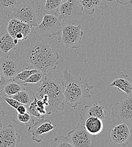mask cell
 I'll return each instance as SVG.
<instances>
[{
    "label": "cell",
    "mask_w": 132,
    "mask_h": 147,
    "mask_svg": "<svg viewBox=\"0 0 132 147\" xmlns=\"http://www.w3.org/2000/svg\"><path fill=\"white\" fill-rule=\"evenodd\" d=\"M23 57L29 67L45 74L57 68L59 59L57 50L44 40L31 44L24 51Z\"/></svg>",
    "instance_id": "cell-1"
},
{
    "label": "cell",
    "mask_w": 132,
    "mask_h": 147,
    "mask_svg": "<svg viewBox=\"0 0 132 147\" xmlns=\"http://www.w3.org/2000/svg\"><path fill=\"white\" fill-rule=\"evenodd\" d=\"M62 78L61 86L64 100L71 108L75 109L84 98L91 97L90 92L94 86L89 85L88 80H82L80 77L72 75L67 69L63 71Z\"/></svg>",
    "instance_id": "cell-2"
},
{
    "label": "cell",
    "mask_w": 132,
    "mask_h": 147,
    "mask_svg": "<svg viewBox=\"0 0 132 147\" xmlns=\"http://www.w3.org/2000/svg\"><path fill=\"white\" fill-rule=\"evenodd\" d=\"M44 94H46L49 98V105L46 108V114L64 110V98L61 84L46 76L37 89L35 96L39 99Z\"/></svg>",
    "instance_id": "cell-3"
},
{
    "label": "cell",
    "mask_w": 132,
    "mask_h": 147,
    "mask_svg": "<svg viewBox=\"0 0 132 147\" xmlns=\"http://www.w3.org/2000/svg\"><path fill=\"white\" fill-rule=\"evenodd\" d=\"M10 19H15L32 27L38 26V14L35 9V2L23 0L8 15Z\"/></svg>",
    "instance_id": "cell-4"
},
{
    "label": "cell",
    "mask_w": 132,
    "mask_h": 147,
    "mask_svg": "<svg viewBox=\"0 0 132 147\" xmlns=\"http://www.w3.org/2000/svg\"><path fill=\"white\" fill-rule=\"evenodd\" d=\"M82 12V6L78 0H67L60 5L58 17L62 26L75 25Z\"/></svg>",
    "instance_id": "cell-5"
},
{
    "label": "cell",
    "mask_w": 132,
    "mask_h": 147,
    "mask_svg": "<svg viewBox=\"0 0 132 147\" xmlns=\"http://www.w3.org/2000/svg\"><path fill=\"white\" fill-rule=\"evenodd\" d=\"M82 36L83 31L81 24L78 26L66 25L62 26L61 32L58 36V41L66 48L78 49L81 46Z\"/></svg>",
    "instance_id": "cell-6"
},
{
    "label": "cell",
    "mask_w": 132,
    "mask_h": 147,
    "mask_svg": "<svg viewBox=\"0 0 132 147\" xmlns=\"http://www.w3.org/2000/svg\"><path fill=\"white\" fill-rule=\"evenodd\" d=\"M24 68L23 65L15 57L14 50L10 51L0 57L1 70L9 81H12L14 78Z\"/></svg>",
    "instance_id": "cell-7"
},
{
    "label": "cell",
    "mask_w": 132,
    "mask_h": 147,
    "mask_svg": "<svg viewBox=\"0 0 132 147\" xmlns=\"http://www.w3.org/2000/svg\"><path fill=\"white\" fill-rule=\"evenodd\" d=\"M67 136L74 147L95 146L96 135L90 134L82 123H78L74 129L68 132Z\"/></svg>",
    "instance_id": "cell-8"
},
{
    "label": "cell",
    "mask_w": 132,
    "mask_h": 147,
    "mask_svg": "<svg viewBox=\"0 0 132 147\" xmlns=\"http://www.w3.org/2000/svg\"><path fill=\"white\" fill-rule=\"evenodd\" d=\"M108 136L110 142L115 146H126L132 140L131 128L126 122L112 126Z\"/></svg>",
    "instance_id": "cell-9"
},
{
    "label": "cell",
    "mask_w": 132,
    "mask_h": 147,
    "mask_svg": "<svg viewBox=\"0 0 132 147\" xmlns=\"http://www.w3.org/2000/svg\"><path fill=\"white\" fill-rule=\"evenodd\" d=\"M36 28L38 32L44 37H51L58 36L60 34L62 25L58 16L46 14L44 16L41 23Z\"/></svg>",
    "instance_id": "cell-10"
},
{
    "label": "cell",
    "mask_w": 132,
    "mask_h": 147,
    "mask_svg": "<svg viewBox=\"0 0 132 147\" xmlns=\"http://www.w3.org/2000/svg\"><path fill=\"white\" fill-rule=\"evenodd\" d=\"M56 127L49 119L39 118L28 126V132L32 135V139L36 143H40L44 139L43 135L49 132Z\"/></svg>",
    "instance_id": "cell-11"
},
{
    "label": "cell",
    "mask_w": 132,
    "mask_h": 147,
    "mask_svg": "<svg viewBox=\"0 0 132 147\" xmlns=\"http://www.w3.org/2000/svg\"><path fill=\"white\" fill-rule=\"evenodd\" d=\"M111 114L120 121H132V94L115 103L111 108Z\"/></svg>",
    "instance_id": "cell-12"
},
{
    "label": "cell",
    "mask_w": 132,
    "mask_h": 147,
    "mask_svg": "<svg viewBox=\"0 0 132 147\" xmlns=\"http://www.w3.org/2000/svg\"><path fill=\"white\" fill-rule=\"evenodd\" d=\"M32 27L15 19H10L8 22L7 31L14 38L18 41L27 39L29 36Z\"/></svg>",
    "instance_id": "cell-13"
},
{
    "label": "cell",
    "mask_w": 132,
    "mask_h": 147,
    "mask_svg": "<svg viewBox=\"0 0 132 147\" xmlns=\"http://www.w3.org/2000/svg\"><path fill=\"white\" fill-rule=\"evenodd\" d=\"M20 137L14 126L8 125L0 129V147H16L20 142Z\"/></svg>",
    "instance_id": "cell-14"
},
{
    "label": "cell",
    "mask_w": 132,
    "mask_h": 147,
    "mask_svg": "<svg viewBox=\"0 0 132 147\" xmlns=\"http://www.w3.org/2000/svg\"><path fill=\"white\" fill-rule=\"evenodd\" d=\"M106 115V111L103 105L95 104L84 106L80 113V118L83 125L85 121L89 117H97L103 120Z\"/></svg>",
    "instance_id": "cell-15"
},
{
    "label": "cell",
    "mask_w": 132,
    "mask_h": 147,
    "mask_svg": "<svg viewBox=\"0 0 132 147\" xmlns=\"http://www.w3.org/2000/svg\"><path fill=\"white\" fill-rule=\"evenodd\" d=\"M83 8V12L92 15L94 13L95 9H105L107 7L106 0H78Z\"/></svg>",
    "instance_id": "cell-16"
},
{
    "label": "cell",
    "mask_w": 132,
    "mask_h": 147,
    "mask_svg": "<svg viewBox=\"0 0 132 147\" xmlns=\"http://www.w3.org/2000/svg\"><path fill=\"white\" fill-rule=\"evenodd\" d=\"M18 47L14 42V38L7 31L0 33V53L5 55L11 50H15Z\"/></svg>",
    "instance_id": "cell-17"
},
{
    "label": "cell",
    "mask_w": 132,
    "mask_h": 147,
    "mask_svg": "<svg viewBox=\"0 0 132 147\" xmlns=\"http://www.w3.org/2000/svg\"><path fill=\"white\" fill-rule=\"evenodd\" d=\"M110 87H117L118 90L125 93L127 96L132 94V81L128 75L115 78L110 84Z\"/></svg>",
    "instance_id": "cell-18"
},
{
    "label": "cell",
    "mask_w": 132,
    "mask_h": 147,
    "mask_svg": "<svg viewBox=\"0 0 132 147\" xmlns=\"http://www.w3.org/2000/svg\"><path fill=\"white\" fill-rule=\"evenodd\" d=\"M85 129L91 134L96 135L103 129V123L101 119L97 117H89L84 123Z\"/></svg>",
    "instance_id": "cell-19"
},
{
    "label": "cell",
    "mask_w": 132,
    "mask_h": 147,
    "mask_svg": "<svg viewBox=\"0 0 132 147\" xmlns=\"http://www.w3.org/2000/svg\"><path fill=\"white\" fill-rule=\"evenodd\" d=\"M34 94H35L31 91L24 89L9 97L15 99L21 104L28 107L33 101Z\"/></svg>",
    "instance_id": "cell-20"
},
{
    "label": "cell",
    "mask_w": 132,
    "mask_h": 147,
    "mask_svg": "<svg viewBox=\"0 0 132 147\" xmlns=\"http://www.w3.org/2000/svg\"><path fill=\"white\" fill-rule=\"evenodd\" d=\"M24 86L14 81H10L3 88L2 91L3 96L10 97L17 93L24 90Z\"/></svg>",
    "instance_id": "cell-21"
},
{
    "label": "cell",
    "mask_w": 132,
    "mask_h": 147,
    "mask_svg": "<svg viewBox=\"0 0 132 147\" xmlns=\"http://www.w3.org/2000/svg\"><path fill=\"white\" fill-rule=\"evenodd\" d=\"M64 0H46L44 6V12L58 16L59 9L63 3Z\"/></svg>",
    "instance_id": "cell-22"
},
{
    "label": "cell",
    "mask_w": 132,
    "mask_h": 147,
    "mask_svg": "<svg viewBox=\"0 0 132 147\" xmlns=\"http://www.w3.org/2000/svg\"><path fill=\"white\" fill-rule=\"evenodd\" d=\"M19 3L18 0H0V13L8 16Z\"/></svg>",
    "instance_id": "cell-23"
},
{
    "label": "cell",
    "mask_w": 132,
    "mask_h": 147,
    "mask_svg": "<svg viewBox=\"0 0 132 147\" xmlns=\"http://www.w3.org/2000/svg\"><path fill=\"white\" fill-rule=\"evenodd\" d=\"M38 71L37 69L31 68V67H28L27 68H24V69L18 74L13 79L12 81L16 82L23 86V82L28 79L31 75Z\"/></svg>",
    "instance_id": "cell-24"
},
{
    "label": "cell",
    "mask_w": 132,
    "mask_h": 147,
    "mask_svg": "<svg viewBox=\"0 0 132 147\" xmlns=\"http://www.w3.org/2000/svg\"><path fill=\"white\" fill-rule=\"evenodd\" d=\"M13 121L17 123H22L25 125L29 126L31 125L35 122L33 116L28 112L22 114L16 113L13 117Z\"/></svg>",
    "instance_id": "cell-25"
},
{
    "label": "cell",
    "mask_w": 132,
    "mask_h": 147,
    "mask_svg": "<svg viewBox=\"0 0 132 147\" xmlns=\"http://www.w3.org/2000/svg\"><path fill=\"white\" fill-rule=\"evenodd\" d=\"M46 76V74L38 71L31 75L28 79L23 82V86H25L27 84H38L41 83Z\"/></svg>",
    "instance_id": "cell-26"
},
{
    "label": "cell",
    "mask_w": 132,
    "mask_h": 147,
    "mask_svg": "<svg viewBox=\"0 0 132 147\" xmlns=\"http://www.w3.org/2000/svg\"><path fill=\"white\" fill-rule=\"evenodd\" d=\"M55 146L58 147H73L74 146L70 142L67 135L59 134L54 139Z\"/></svg>",
    "instance_id": "cell-27"
},
{
    "label": "cell",
    "mask_w": 132,
    "mask_h": 147,
    "mask_svg": "<svg viewBox=\"0 0 132 147\" xmlns=\"http://www.w3.org/2000/svg\"><path fill=\"white\" fill-rule=\"evenodd\" d=\"M38 98L36 97L35 94H34V100L31 102V103L29 104V105L28 107L27 111L33 117H35L38 118V119H39V118H42L44 117H42L41 115H40L37 111V101H38Z\"/></svg>",
    "instance_id": "cell-28"
},
{
    "label": "cell",
    "mask_w": 132,
    "mask_h": 147,
    "mask_svg": "<svg viewBox=\"0 0 132 147\" xmlns=\"http://www.w3.org/2000/svg\"><path fill=\"white\" fill-rule=\"evenodd\" d=\"M3 100L12 108H13L15 109H17L19 105H20L21 104L20 103L19 101L16 100L15 99H14L11 97H3Z\"/></svg>",
    "instance_id": "cell-29"
},
{
    "label": "cell",
    "mask_w": 132,
    "mask_h": 147,
    "mask_svg": "<svg viewBox=\"0 0 132 147\" xmlns=\"http://www.w3.org/2000/svg\"><path fill=\"white\" fill-rule=\"evenodd\" d=\"M10 81L7 80L3 74L2 73L0 69V93H2L4 87Z\"/></svg>",
    "instance_id": "cell-30"
},
{
    "label": "cell",
    "mask_w": 132,
    "mask_h": 147,
    "mask_svg": "<svg viewBox=\"0 0 132 147\" xmlns=\"http://www.w3.org/2000/svg\"><path fill=\"white\" fill-rule=\"evenodd\" d=\"M107 2H112L113 0H106ZM117 3L124 5V6H127L128 5H130L132 3V0H114Z\"/></svg>",
    "instance_id": "cell-31"
},
{
    "label": "cell",
    "mask_w": 132,
    "mask_h": 147,
    "mask_svg": "<svg viewBox=\"0 0 132 147\" xmlns=\"http://www.w3.org/2000/svg\"><path fill=\"white\" fill-rule=\"evenodd\" d=\"M16 110H17V113L20 114H24L26 112H27V108H26V106L23 104H21L20 105H19Z\"/></svg>",
    "instance_id": "cell-32"
},
{
    "label": "cell",
    "mask_w": 132,
    "mask_h": 147,
    "mask_svg": "<svg viewBox=\"0 0 132 147\" xmlns=\"http://www.w3.org/2000/svg\"><path fill=\"white\" fill-rule=\"evenodd\" d=\"M4 115H5V113L3 111L0 110V129L2 128V121Z\"/></svg>",
    "instance_id": "cell-33"
},
{
    "label": "cell",
    "mask_w": 132,
    "mask_h": 147,
    "mask_svg": "<svg viewBox=\"0 0 132 147\" xmlns=\"http://www.w3.org/2000/svg\"><path fill=\"white\" fill-rule=\"evenodd\" d=\"M3 100V96L2 93H0V107Z\"/></svg>",
    "instance_id": "cell-34"
},
{
    "label": "cell",
    "mask_w": 132,
    "mask_h": 147,
    "mask_svg": "<svg viewBox=\"0 0 132 147\" xmlns=\"http://www.w3.org/2000/svg\"><path fill=\"white\" fill-rule=\"evenodd\" d=\"M131 132H132V121H131Z\"/></svg>",
    "instance_id": "cell-35"
}]
</instances>
